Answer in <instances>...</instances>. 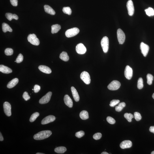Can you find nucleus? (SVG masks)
<instances>
[{
	"label": "nucleus",
	"mask_w": 154,
	"mask_h": 154,
	"mask_svg": "<svg viewBox=\"0 0 154 154\" xmlns=\"http://www.w3.org/2000/svg\"><path fill=\"white\" fill-rule=\"evenodd\" d=\"M52 134L50 130H44L38 132L33 136L34 139L36 140H41L49 137Z\"/></svg>",
	"instance_id": "obj_1"
},
{
	"label": "nucleus",
	"mask_w": 154,
	"mask_h": 154,
	"mask_svg": "<svg viewBox=\"0 0 154 154\" xmlns=\"http://www.w3.org/2000/svg\"><path fill=\"white\" fill-rule=\"evenodd\" d=\"M27 40L33 45L38 46L40 44V41L35 34H30L28 36Z\"/></svg>",
	"instance_id": "obj_2"
},
{
	"label": "nucleus",
	"mask_w": 154,
	"mask_h": 154,
	"mask_svg": "<svg viewBox=\"0 0 154 154\" xmlns=\"http://www.w3.org/2000/svg\"><path fill=\"white\" fill-rule=\"evenodd\" d=\"M80 31L78 28L74 27L67 30L65 32V35L67 37H71L77 35Z\"/></svg>",
	"instance_id": "obj_3"
},
{
	"label": "nucleus",
	"mask_w": 154,
	"mask_h": 154,
	"mask_svg": "<svg viewBox=\"0 0 154 154\" xmlns=\"http://www.w3.org/2000/svg\"><path fill=\"white\" fill-rule=\"evenodd\" d=\"M101 45L104 53L107 52L109 48V40L106 36L102 38L101 42Z\"/></svg>",
	"instance_id": "obj_4"
},
{
	"label": "nucleus",
	"mask_w": 154,
	"mask_h": 154,
	"mask_svg": "<svg viewBox=\"0 0 154 154\" xmlns=\"http://www.w3.org/2000/svg\"><path fill=\"white\" fill-rule=\"evenodd\" d=\"M80 78L85 84L89 85L91 83L90 76L88 72L86 71H83L81 73Z\"/></svg>",
	"instance_id": "obj_5"
},
{
	"label": "nucleus",
	"mask_w": 154,
	"mask_h": 154,
	"mask_svg": "<svg viewBox=\"0 0 154 154\" xmlns=\"http://www.w3.org/2000/svg\"><path fill=\"white\" fill-rule=\"evenodd\" d=\"M121 86L120 83L119 81L114 80L112 81L108 85L107 88L108 89L111 91L116 90L118 89Z\"/></svg>",
	"instance_id": "obj_6"
},
{
	"label": "nucleus",
	"mask_w": 154,
	"mask_h": 154,
	"mask_svg": "<svg viewBox=\"0 0 154 154\" xmlns=\"http://www.w3.org/2000/svg\"><path fill=\"white\" fill-rule=\"evenodd\" d=\"M117 37L120 44H123L125 42V35L122 30L120 29H118Z\"/></svg>",
	"instance_id": "obj_7"
},
{
	"label": "nucleus",
	"mask_w": 154,
	"mask_h": 154,
	"mask_svg": "<svg viewBox=\"0 0 154 154\" xmlns=\"http://www.w3.org/2000/svg\"><path fill=\"white\" fill-rule=\"evenodd\" d=\"M4 111L5 114L8 117L11 115V106L9 103L7 102H4L3 104Z\"/></svg>",
	"instance_id": "obj_8"
},
{
	"label": "nucleus",
	"mask_w": 154,
	"mask_h": 154,
	"mask_svg": "<svg viewBox=\"0 0 154 154\" xmlns=\"http://www.w3.org/2000/svg\"><path fill=\"white\" fill-rule=\"evenodd\" d=\"M52 93L49 92L46 95L43 97L39 100V103L41 104H46L50 101Z\"/></svg>",
	"instance_id": "obj_9"
},
{
	"label": "nucleus",
	"mask_w": 154,
	"mask_h": 154,
	"mask_svg": "<svg viewBox=\"0 0 154 154\" xmlns=\"http://www.w3.org/2000/svg\"><path fill=\"white\" fill-rule=\"evenodd\" d=\"M127 6L128 14L130 16L133 15L134 12L133 3L131 0H129L127 2Z\"/></svg>",
	"instance_id": "obj_10"
},
{
	"label": "nucleus",
	"mask_w": 154,
	"mask_h": 154,
	"mask_svg": "<svg viewBox=\"0 0 154 154\" xmlns=\"http://www.w3.org/2000/svg\"><path fill=\"white\" fill-rule=\"evenodd\" d=\"M140 48L141 53L145 57H146L149 50V47L147 45L142 42L141 43Z\"/></svg>",
	"instance_id": "obj_11"
},
{
	"label": "nucleus",
	"mask_w": 154,
	"mask_h": 154,
	"mask_svg": "<svg viewBox=\"0 0 154 154\" xmlns=\"http://www.w3.org/2000/svg\"><path fill=\"white\" fill-rule=\"evenodd\" d=\"M76 50L78 54H83L86 52L87 49L84 45L82 43H80L77 45Z\"/></svg>",
	"instance_id": "obj_12"
},
{
	"label": "nucleus",
	"mask_w": 154,
	"mask_h": 154,
	"mask_svg": "<svg viewBox=\"0 0 154 154\" xmlns=\"http://www.w3.org/2000/svg\"><path fill=\"white\" fill-rule=\"evenodd\" d=\"M125 78L128 80H130L133 75V70L132 68L129 66H126L125 71Z\"/></svg>",
	"instance_id": "obj_13"
},
{
	"label": "nucleus",
	"mask_w": 154,
	"mask_h": 154,
	"mask_svg": "<svg viewBox=\"0 0 154 154\" xmlns=\"http://www.w3.org/2000/svg\"><path fill=\"white\" fill-rule=\"evenodd\" d=\"M55 119V117L54 116L49 115L43 119L42 121L41 124L43 125H46L54 121Z\"/></svg>",
	"instance_id": "obj_14"
},
{
	"label": "nucleus",
	"mask_w": 154,
	"mask_h": 154,
	"mask_svg": "<svg viewBox=\"0 0 154 154\" xmlns=\"http://www.w3.org/2000/svg\"><path fill=\"white\" fill-rule=\"evenodd\" d=\"M132 145V143L131 141L129 140H125L123 141L120 144V147L123 149L130 148Z\"/></svg>",
	"instance_id": "obj_15"
},
{
	"label": "nucleus",
	"mask_w": 154,
	"mask_h": 154,
	"mask_svg": "<svg viewBox=\"0 0 154 154\" xmlns=\"http://www.w3.org/2000/svg\"><path fill=\"white\" fill-rule=\"evenodd\" d=\"M64 102L66 105L71 108L73 106V102L71 98L68 95H65L64 97Z\"/></svg>",
	"instance_id": "obj_16"
},
{
	"label": "nucleus",
	"mask_w": 154,
	"mask_h": 154,
	"mask_svg": "<svg viewBox=\"0 0 154 154\" xmlns=\"http://www.w3.org/2000/svg\"><path fill=\"white\" fill-rule=\"evenodd\" d=\"M38 68L40 71L44 73L49 74L51 73L52 72L50 68L45 65H40L38 67Z\"/></svg>",
	"instance_id": "obj_17"
},
{
	"label": "nucleus",
	"mask_w": 154,
	"mask_h": 154,
	"mask_svg": "<svg viewBox=\"0 0 154 154\" xmlns=\"http://www.w3.org/2000/svg\"><path fill=\"white\" fill-rule=\"evenodd\" d=\"M71 91L72 92L73 97L75 101L78 102L80 99V96H79L78 91L76 89L73 87H71Z\"/></svg>",
	"instance_id": "obj_18"
},
{
	"label": "nucleus",
	"mask_w": 154,
	"mask_h": 154,
	"mask_svg": "<svg viewBox=\"0 0 154 154\" xmlns=\"http://www.w3.org/2000/svg\"><path fill=\"white\" fill-rule=\"evenodd\" d=\"M0 71L5 74L11 73L12 72V70L10 68L3 65H0Z\"/></svg>",
	"instance_id": "obj_19"
},
{
	"label": "nucleus",
	"mask_w": 154,
	"mask_h": 154,
	"mask_svg": "<svg viewBox=\"0 0 154 154\" xmlns=\"http://www.w3.org/2000/svg\"><path fill=\"white\" fill-rule=\"evenodd\" d=\"M19 82L18 79L16 78L13 80L8 83L7 87L9 89H11L14 87L18 84Z\"/></svg>",
	"instance_id": "obj_20"
},
{
	"label": "nucleus",
	"mask_w": 154,
	"mask_h": 154,
	"mask_svg": "<svg viewBox=\"0 0 154 154\" xmlns=\"http://www.w3.org/2000/svg\"><path fill=\"white\" fill-rule=\"evenodd\" d=\"M44 9L45 11L48 14L51 15H55V12L53 9L50 6L48 5H45L44 6Z\"/></svg>",
	"instance_id": "obj_21"
},
{
	"label": "nucleus",
	"mask_w": 154,
	"mask_h": 154,
	"mask_svg": "<svg viewBox=\"0 0 154 154\" xmlns=\"http://www.w3.org/2000/svg\"><path fill=\"white\" fill-rule=\"evenodd\" d=\"M6 16L8 20L9 21H11L13 19H15L16 20H18V17L16 14H13L11 13H7L6 14Z\"/></svg>",
	"instance_id": "obj_22"
},
{
	"label": "nucleus",
	"mask_w": 154,
	"mask_h": 154,
	"mask_svg": "<svg viewBox=\"0 0 154 154\" xmlns=\"http://www.w3.org/2000/svg\"><path fill=\"white\" fill-rule=\"evenodd\" d=\"M61 29V26L58 24L53 25L51 26V33L52 34L56 33Z\"/></svg>",
	"instance_id": "obj_23"
},
{
	"label": "nucleus",
	"mask_w": 154,
	"mask_h": 154,
	"mask_svg": "<svg viewBox=\"0 0 154 154\" xmlns=\"http://www.w3.org/2000/svg\"><path fill=\"white\" fill-rule=\"evenodd\" d=\"M60 58L65 61H67L69 59V57L67 52L63 51L60 55Z\"/></svg>",
	"instance_id": "obj_24"
},
{
	"label": "nucleus",
	"mask_w": 154,
	"mask_h": 154,
	"mask_svg": "<svg viewBox=\"0 0 154 154\" xmlns=\"http://www.w3.org/2000/svg\"><path fill=\"white\" fill-rule=\"evenodd\" d=\"M2 29L4 33H6L7 31L12 32V29L11 27L9 26V25L5 23H3L2 24Z\"/></svg>",
	"instance_id": "obj_25"
},
{
	"label": "nucleus",
	"mask_w": 154,
	"mask_h": 154,
	"mask_svg": "<svg viewBox=\"0 0 154 154\" xmlns=\"http://www.w3.org/2000/svg\"><path fill=\"white\" fill-rule=\"evenodd\" d=\"M80 118L83 120L88 119L89 118L88 113L86 110H83L80 112Z\"/></svg>",
	"instance_id": "obj_26"
},
{
	"label": "nucleus",
	"mask_w": 154,
	"mask_h": 154,
	"mask_svg": "<svg viewBox=\"0 0 154 154\" xmlns=\"http://www.w3.org/2000/svg\"><path fill=\"white\" fill-rule=\"evenodd\" d=\"M55 152L59 153H63L67 150V149L65 147H59L56 148L54 150Z\"/></svg>",
	"instance_id": "obj_27"
},
{
	"label": "nucleus",
	"mask_w": 154,
	"mask_h": 154,
	"mask_svg": "<svg viewBox=\"0 0 154 154\" xmlns=\"http://www.w3.org/2000/svg\"><path fill=\"white\" fill-rule=\"evenodd\" d=\"M126 106L125 102H122L119 103L118 106H116L115 107V110L117 112H121L124 107Z\"/></svg>",
	"instance_id": "obj_28"
},
{
	"label": "nucleus",
	"mask_w": 154,
	"mask_h": 154,
	"mask_svg": "<svg viewBox=\"0 0 154 154\" xmlns=\"http://www.w3.org/2000/svg\"><path fill=\"white\" fill-rule=\"evenodd\" d=\"M145 11L147 16H153L154 15V10L152 8H149L145 9Z\"/></svg>",
	"instance_id": "obj_29"
},
{
	"label": "nucleus",
	"mask_w": 154,
	"mask_h": 154,
	"mask_svg": "<svg viewBox=\"0 0 154 154\" xmlns=\"http://www.w3.org/2000/svg\"><path fill=\"white\" fill-rule=\"evenodd\" d=\"M124 117L127 119V120L129 122H131L132 120L134 117L133 115L131 113H126L124 115Z\"/></svg>",
	"instance_id": "obj_30"
},
{
	"label": "nucleus",
	"mask_w": 154,
	"mask_h": 154,
	"mask_svg": "<svg viewBox=\"0 0 154 154\" xmlns=\"http://www.w3.org/2000/svg\"><path fill=\"white\" fill-rule=\"evenodd\" d=\"M40 114L38 112H35L34 113L32 114L30 118L29 121L31 122H33L35 121V120L39 116Z\"/></svg>",
	"instance_id": "obj_31"
},
{
	"label": "nucleus",
	"mask_w": 154,
	"mask_h": 154,
	"mask_svg": "<svg viewBox=\"0 0 154 154\" xmlns=\"http://www.w3.org/2000/svg\"><path fill=\"white\" fill-rule=\"evenodd\" d=\"M153 77L152 75L148 74L147 75V84L150 85L152 83Z\"/></svg>",
	"instance_id": "obj_32"
},
{
	"label": "nucleus",
	"mask_w": 154,
	"mask_h": 154,
	"mask_svg": "<svg viewBox=\"0 0 154 154\" xmlns=\"http://www.w3.org/2000/svg\"><path fill=\"white\" fill-rule=\"evenodd\" d=\"M143 87V79L142 78H140L138 79L137 83V87L138 89H142Z\"/></svg>",
	"instance_id": "obj_33"
},
{
	"label": "nucleus",
	"mask_w": 154,
	"mask_h": 154,
	"mask_svg": "<svg viewBox=\"0 0 154 154\" xmlns=\"http://www.w3.org/2000/svg\"><path fill=\"white\" fill-rule=\"evenodd\" d=\"M63 11L64 13L68 15H70L72 13V10L69 7H64L63 8Z\"/></svg>",
	"instance_id": "obj_34"
},
{
	"label": "nucleus",
	"mask_w": 154,
	"mask_h": 154,
	"mask_svg": "<svg viewBox=\"0 0 154 154\" xmlns=\"http://www.w3.org/2000/svg\"><path fill=\"white\" fill-rule=\"evenodd\" d=\"M5 53L6 55H11L13 53V50L11 48H7L5 50Z\"/></svg>",
	"instance_id": "obj_35"
},
{
	"label": "nucleus",
	"mask_w": 154,
	"mask_h": 154,
	"mask_svg": "<svg viewBox=\"0 0 154 154\" xmlns=\"http://www.w3.org/2000/svg\"><path fill=\"white\" fill-rule=\"evenodd\" d=\"M135 119L137 121H139L142 119V117L139 113L138 112H135L134 114Z\"/></svg>",
	"instance_id": "obj_36"
},
{
	"label": "nucleus",
	"mask_w": 154,
	"mask_h": 154,
	"mask_svg": "<svg viewBox=\"0 0 154 154\" xmlns=\"http://www.w3.org/2000/svg\"><path fill=\"white\" fill-rule=\"evenodd\" d=\"M120 100H113L110 102V106L111 107H113L119 103Z\"/></svg>",
	"instance_id": "obj_37"
},
{
	"label": "nucleus",
	"mask_w": 154,
	"mask_h": 154,
	"mask_svg": "<svg viewBox=\"0 0 154 154\" xmlns=\"http://www.w3.org/2000/svg\"><path fill=\"white\" fill-rule=\"evenodd\" d=\"M23 57L22 55L20 54L16 60V62L17 63H21L23 61Z\"/></svg>",
	"instance_id": "obj_38"
},
{
	"label": "nucleus",
	"mask_w": 154,
	"mask_h": 154,
	"mask_svg": "<svg viewBox=\"0 0 154 154\" xmlns=\"http://www.w3.org/2000/svg\"><path fill=\"white\" fill-rule=\"evenodd\" d=\"M85 134V132L84 131H81L76 132L75 135L77 138H80L84 136Z\"/></svg>",
	"instance_id": "obj_39"
},
{
	"label": "nucleus",
	"mask_w": 154,
	"mask_h": 154,
	"mask_svg": "<svg viewBox=\"0 0 154 154\" xmlns=\"http://www.w3.org/2000/svg\"><path fill=\"white\" fill-rule=\"evenodd\" d=\"M102 134L100 133H97L94 135L93 138L95 140H97L100 139L101 138Z\"/></svg>",
	"instance_id": "obj_40"
},
{
	"label": "nucleus",
	"mask_w": 154,
	"mask_h": 154,
	"mask_svg": "<svg viewBox=\"0 0 154 154\" xmlns=\"http://www.w3.org/2000/svg\"><path fill=\"white\" fill-rule=\"evenodd\" d=\"M106 120L108 122L111 124H115L116 122V121L114 119L110 117H107Z\"/></svg>",
	"instance_id": "obj_41"
},
{
	"label": "nucleus",
	"mask_w": 154,
	"mask_h": 154,
	"mask_svg": "<svg viewBox=\"0 0 154 154\" xmlns=\"http://www.w3.org/2000/svg\"><path fill=\"white\" fill-rule=\"evenodd\" d=\"M23 97L25 101H27V100H29L30 98V96L28 95V93L27 92H25L23 93Z\"/></svg>",
	"instance_id": "obj_42"
},
{
	"label": "nucleus",
	"mask_w": 154,
	"mask_h": 154,
	"mask_svg": "<svg viewBox=\"0 0 154 154\" xmlns=\"http://www.w3.org/2000/svg\"><path fill=\"white\" fill-rule=\"evenodd\" d=\"M41 89L39 85H36L34 86V92L37 93L39 92Z\"/></svg>",
	"instance_id": "obj_43"
},
{
	"label": "nucleus",
	"mask_w": 154,
	"mask_h": 154,
	"mask_svg": "<svg viewBox=\"0 0 154 154\" xmlns=\"http://www.w3.org/2000/svg\"><path fill=\"white\" fill-rule=\"evenodd\" d=\"M12 5L14 6H17L18 5V0H10Z\"/></svg>",
	"instance_id": "obj_44"
},
{
	"label": "nucleus",
	"mask_w": 154,
	"mask_h": 154,
	"mask_svg": "<svg viewBox=\"0 0 154 154\" xmlns=\"http://www.w3.org/2000/svg\"><path fill=\"white\" fill-rule=\"evenodd\" d=\"M150 132L154 134V126H151L149 128Z\"/></svg>",
	"instance_id": "obj_45"
},
{
	"label": "nucleus",
	"mask_w": 154,
	"mask_h": 154,
	"mask_svg": "<svg viewBox=\"0 0 154 154\" xmlns=\"http://www.w3.org/2000/svg\"><path fill=\"white\" fill-rule=\"evenodd\" d=\"M4 140L3 136L2 135V134L1 132L0 133V141H3Z\"/></svg>",
	"instance_id": "obj_46"
},
{
	"label": "nucleus",
	"mask_w": 154,
	"mask_h": 154,
	"mask_svg": "<svg viewBox=\"0 0 154 154\" xmlns=\"http://www.w3.org/2000/svg\"><path fill=\"white\" fill-rule=\"evenodd\" d=\"M101 154H108V153L107 152H106L104 151L103 152H102L101 153Z\"/></svg>",
	"instance_id": "obj_47"
},
{
	"label": "nucleus",
	"mask_w": 154,
	"mask_h": 154,
	"mask_svg": "<svg viewBox=\"0 0 154 154\" xmlns=\"http://www.w3.org/2000/svg\"><path fill=\"white\" fill-rule=\"evenodd\" d=\"M36 154H44V153H36Z\"/></svg>",
	"instance_id": "obj_48"
},
{
	"label": "nucleus",
	"mask_w": 154,
	"mask_h": 154,
	"mask_svg": "<svg viewBox=\"0 0 154 154\" xmlns=\"http://www.w3.org/2000/svg\"><path fill=\"white\" fill-rule=\"evenodd\" d=\"M152 97V98H153V99H154V93L153 94Z\"/></svg>",
	"instance_id": "obj_49"
},
{
	"label": "nucleus",
	"mask_w": 154,
	"mask_h": 154,
	"mask_svg": "<svg viewBox=\"0 0 154 154\" xmlns=\"http://www.w3.org/2000/svg\"><path fill=\"white\" fill-rule=\"evenodd\" d=\"M151 154H154V151L152 152L151 153Z\"/></svg>",
	"instance_id": "obj_50"
}]
</instances>
